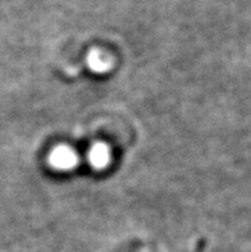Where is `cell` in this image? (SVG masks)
Returning <instances> with one entry per match:
<instances>
[{
	"label": "cell",
	"instance_id": "6da1fadb",
	"mask_svg": "<svg viewBox=\"0 0 251 252\" xmlns=\"http://www.w3.org/2000/svg\"><path fill=\"white\" fill-rule=\"evenodd\" d=\"M51 166H54L58 170H71L73 169L77 164V157L73 150L70 147L61 146L57 147L49 158Z\"/></svg>",
	"mask_w": 251,
	"mask_h": 252
},
{
	"label": "cell",
	"instance_id": "7a4b0ae2",
	"mask_svg": "<svg viewBox=\"0 0 251 252\" xmlns=\"http://www.w3.org/2000/svg\"><path fill=\"white\" fill-rule=\"evenodd\" d=\"M89 161L96 169H103L110 161V151L104 144H95L89 151Z\"/></svg>",
	"mask_w": 251,
	"mask_h": 252
},
{
	"label": "cell",
	"instance_id": "3957f363",
	"mask_svg": "<svg viewBox=\"0 0 251 252\" xmlns=\"http://www.w3.org/2000/svg\"><path fill=\"white\" fill-rule=\"evenodd\" d=\"M87 64H89L90 69L98 73H103L105 70H108L110 68V63L107 61L99 51H92L90 53L89 58H87Z\"/></svg>",
	"mask_w": 251,
	"mask_h": 252
}]
</instances>
